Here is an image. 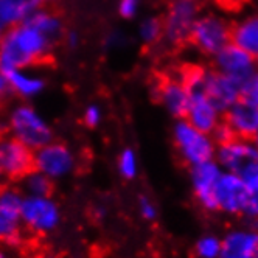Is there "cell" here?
I'll use <instances>...</instances> for the list:
<instances>
[{
    "mask_svg": "<svg viewBox=\"0 0 258 258\" xmlns=\"http://www.w3.org/2000/svg\"><path fill=\"white\" fill-rule=\"evenodd\" d=\"M54 44L48 36L25 22L11 27L0 38V72L53 64Z\"/></svg>",
    "mask_w": 258,
    "mask_h": 258,
    "instance_id": "cell-1",
    "label": "cell"
},
{
    "mask_svg": "<svg viewBox=\"0 0 258 258\" xmlns=\"http://www.w3.org/2000/svg\"><path fill=\"white\" fill-rule=\"evenodd\" d=\"M202 13L204 0H170L162 17L163 42L174 48L188 45L193 27Z\"/></svg>",
    "mask_w": 258,
    "mask_h": 258,
    "instance_id": "cell-2",
    "label": "cell"
},
{
    "mask_svg": "<svg viewBox=\"0 0 258 258\" xmlns=\"http://www.w3.org/2000/svg\"><path fill=\"white\" fill-rule=\"evenodd\" d=\"M232 22L224 14L204 11L193 27L190 45L206 58H213L227 44L232 42Z\"/></svg>",
    "mask_w": 258,
    "mask_h": 258,
    "instance_id": "cell-3",
    "label": "cell"
},
{
    "mask_svg": "<svg viewBox=\"0 0 258 258\" xmlns=\"http://www.w3.org/2000/svg\"><path fill=\"white\" fill-rule=\"evenodd\" d=\"M7 134L13 136L33 151L53 142V131L48 123L28 104H19L10 110L7 118Z\"/></svg>",
    "mask_w": 258,
    "mask_h": 258,
    "instance_id": "cell-4",
    "label": "cell"
},
{
    "mask_svg": "<svg viewBox=\"0 0 258 258\" xmlns=\"http://www.w3.org/2000/svg\"><path fill=\"white\" fill-rule=\"evenodd\" d=\"M216 159L221 167L236 174L249 188L258 187V150L252 140L233 139L216 146Z\"/></svg>",
    "mask_w": 258,
    "mask_h": 258,
    "instance_id": "cell-5",
    "label": "cell"
},
{
    "mask_svg": "<svg viewBox=\"0 0 258 258\" xmlns=\"http://www.w3.org/2000/svg\"><path fill=\"white\" fill-rule=\"evenodd\" d=\"M24 193L16 183L0 187V246L19 247L25 244V230L21 219Z\"/></svg>",
    "mask_w": 258,
    "mask_h": 258,
    "instance_id": "cell-6",
    "label": "cell"
},
{
    "mask_svg": "<svg viewBox=\"0 0 258 258\" xmlns=\"http://www.w3.org/2000/svg\"><path fill=\"white\" fill-rule=\"evenodd\" d=\"M24 230L33 236H45L61 224V209L53 196H25L21 206Z\"/></svg>",
    "mask_w": 258,
    "mask_h": 258,
    "instance_id": "cell-7",
    "label": "cell"
},
{
    "mask_svg": "<svg viewBox=\"0 0 258 258\" xmlns=\"http://www.w3.org/2000/svg\"><path fill=\"white\" fill-rule=\"evenodd\" d=\"M173 140L179 156L190 167L213 160L216 156V143L213 142L212 136L199 131L185 118L176 121L173 127Z\"/></svg>",
    "mask_w": 258,
    "mask_h": 258,
    "instance_id": "cell-8",
    "label": "cell"
},
{
    "mask_svg": "<svg viewBox=\"0 0 258 258\" xmlns=\"http://www.w3.org/2000/svg\"><path fill=\"white\" fill-rule=\"evenodd\" d=\"M0 165L8 183H19L34 170V151L10 134H0Z\"/></svg>",
    "mask_w": 258,
    "mask_h": 258,
    "instance_id": "cell-9",
    "label": "cell"
},
{
    "mask_svg": "<svg viewBox=\"0 0 258 258\" xmlns=\"http://www.w3.org/2000/svg\"><path fill=\"white\" fill-rule=\"evenodd\" d=\"M34 168L54 182L75 173L77 156L66 143L53 140L34 151Z\"/></svg>",
    "mask_w": 258,
    "mask_h": 258,
    "instance_id": "cell-10",
    "label": "cell"
},
{
    "mask_svg": "<svg viewBox=\"0 0 258 258\" xmlns=\"http://www.w3.org/2000/svg\"><path fill=\"white\" fill-rule=\"evenodd\" d=\"M154 97L176 120L185 118L190 104V92L179 73L159 75L154 84Z\"/></svg>",
    "mask_w": 258,
    "mask_h": 258,
    "instance_id": "cell-11",
    "label": "cell"
},
{
    "mask_svg": "<svg viewBox=\"0 0 258 258\" xmlns=\"http://www.w3.org/2000/svg\"><path fill=\"white\" fill-rule=\"evenodd\" d=\"M204 94L224 114L241 98V83L212 67H207L204 75Z\"/></svg>",
    "mask_w": 258,
    "mask_h": 258,
    "instance_id": "cell-12",
    "label": "cell"
},
{
    "mask_svg": "<svg viewBox=\"0 0 258 258\" xmlns=\"http://www.w3.org/2000/svg\"><path fill=\"white\" fill-rule=\"evenodd\" d=\"M210 67L238 80L239 83H243L255 70H258L256 59L252 54H249L247 51H244L243 48H239L232 42L215 54L212 58Z\"/></svg>",
    "mask_w": 258,
    "mask_h": 258,
    "instance_id": "cell-13",
    "label": "cell"
},
{
    "mask_svg": "<svg viewBox=\"0 0 258 258\" xmlns=\"http://www.w3.org/2000/svg\"><path fill=\"white\" fill-rule=\"evenodd\" d=\"M249 187L232 173H221L215 185V201L218 210L227 213H243Z\"/></svg>",
    "mask_w": 258,
    "mask_h": 258,
    "instance_id": "cell-14",
    "label": "cell"
},
{
    "mask_svg": "<svg viewBox=\"0 0 258 258\" xmlns=\"http://www.w3.org/2000/svg\"><path fill=\"white\" fill-rule=\"evenodd\" d=\"M185 120L199 131L212 134L223 121V112L209 100L204 89H195L190 90V104Z\"/></svg>",
    "mask_w": 258,
    "mask_h": 258,
    "instance_id": "cell-15",
    "label": "cell"
},
{
    "mask_svg": "<svg viewBox=\"0 0 258 258\" xmlns=\"http://www.w3.org/2000/svg\"><path fill=\"white\" fill-rule=\"evenodd\" d=\"M223 121L236 139L252 140L258 131V106L238 100L223 114Z\"/></svg>",
    "mask_w": 258,
    "mask_h": 258,
    "instance_id": "cell-16",
    "label": "cell"
},
{
    "mask_svg": "<svg viewBox=\"0 0 258 258\" xmlns=\"http://www.w3.org/2000/svg\"><path fill=\"white\" fill-rule=\"evenodd\" d=\"M221 176L219 165L215 160L202 162L191 167L193 188L196 199L207 210H218L215 201V185Z\"/></svg>",
    "mask_w": 258,
    "mask_h": 258,
    "instance_id": "cell-17",
    "label": "cell"
},
{
    "mask_svg": "<svg viewBox=\"0 0 258 258\" xmlns=\"http://www.w3.org/2000/svg\"><path fill=\"white\" fill-rule=\"evenodd\" d=\"M54 5L51 0H0V38L8 25L24 22L28 16L45 7Z\"/></svg>",
    "mask_w": 258,
    "mask_h": 258,
    "instance_id": "cell-18",
    "label": "cell"
},
{
    "mask_svg": "<svg viewBox=\"0 0 258 258\" xmlns=\"http://www.w3.org/2000/svg\"><path fill=\"white\" fill-rule=\"evenodd\" d=\"M219 258H258V230L227 235L221 241Z\"/></svg>",
    "mask_w": 258,
    "mask_h": 258,
    "instance_id": "cell-19",
    "label": "cell"
},
{
    "mask_svg": "<svg viewBox=\"0 0 258 258\" xmlns=\"http://www.w3.org/2000/svg\"><path fill=\"white\" fill-rule=\"evenodd\" d=\"M232 44L258 58V13L244 14L232 22Z\"/></svg>",
    "mask_w": 258,
    "mask_h": 258,
    "instance_id": "cell-20",
    "label": "cell"
},
{
    "mask_svg": "<svg viewBox=\"0 0 258 258\" xmlns=\"http://www.w3.org/2000/svg\"><path fill=\"white\" fill-rule=\"evenodd\" d=\"M17 187L21 188V191L25 196H51L53 195V180L36 168L17 183Z\"/></svg>",
    "mask_w": 258,
    "mask_h": 258,
    "instance_id": "cell-21",
    "label": "cell"
},
{
    "mask_svg": "<svg viewBox=\"0 0 258 258\" xmlns=\"http://www.w3.org/2000/svg\"><path fill=\"white\" fill-rule=\"evenodd\" d=\"M4 75L7 77V80L10 81L11 84V89L14 94L21 95L22 98H28V97H33L36 94H39V92L44 89V81L42 80H36V78H30V77H25L19 70H5L2 72Z\"/></svg>",
    "mask_w": 258,
    "mask_h": 258,
    "instance_id": "cell-22",
    "label": "cell"
},
{
    "mask_svg": "<svg viewBox=\"0 0 258 258\" xmlns=\"http://www.w3.org/2000/svg\"><path fill=\"white\" fill-rule=\"evenodd\" d=\"M139 39L145 47H156L163 41V22L162 17L150 16L139 25Z\"/></svg>",
    "mask_w": 258,
    "mask_h": 258,
    "instance_id": "cell-23",
    "label": "cell"
},
{
    "mask_svg": "<svg viewBox=\"0 0 258 258\" xmlns=\"http://www.w3.org/2000/svg\"><path fill=\"white\" fill-rule=\"evenodd\" d=\"M118 171L124 179H134L137 174V157L131 148L121 151L118 157Z\"/></svg>",
    "mask_w": 258,
    "mask_h": 258,
    "instance_id": "cell-24",
    "label": "cell"
},
{
    "mask_svg": "<svg viewBox=\"0 0 258 258\" xmlns=\"http://www.w3.org/2000/svg\"><path fill=\"white\" fill-rule=\"evenodd\" d=\"M239 100L258 106V70H255L241 83V98Z\"/></svg>",
    "mask_w": 258,
    "mask_h": 258,
    "instance_id": "cell-25",
    "label": "cell"
},
{
    "mask_svg": "<svg viewBox=\"0 0 258 258\" xmlns=\"http://www.w3.org/2000/svg\"><path fill=\"white\" fill-rule=\"evenodd\" d=\"M196 252L202 258H216L221 252V241L213 236H206L196 244Z\"/></svg>",
    "mask_w": 258,
    "mask_h": 258,
    "instance_id": "cell-26",
    "label": "cell"
},
{
    "mask_svg": "<svg viewBox=\"0 0 258 258\" xmlns=\"http://www.w3.org/2000/svg\"><path fill=\"white\" fill-rule=\"evenodd\" d=\"M140 10V0H120L118 14L123 19H134Z\"/></svg>",
    "mask_w": 258,
    "mask_h": 258,
    "instance_id": "cell-27",
    "label": "cell"
},
{
    "mask_svg": "<svg viewBox=\"0 0 258 258\" xmlns=\"http://www.w3.org/2000/svg\"><path fill=\"white\" fill-rule=\"evenodd\" d=\"M243 213H246L250 218H256L258 219V187L249 188L247 199H246V206H244V212Z\"/></svg>",
    "mask_w": 258,
    "mask_h": 258,
    "instance_id": "cell-28",
    "label": "cell"
},
{
    "mask_svg": "<svg viewBox=\"0 0 258 258\" xmlns=\"http://www.w3.org/2000/svg\"><path fill=\"white\" fill-rule=\"evenodd\" d=\"M83 121L86 126L89 127H95L100 124L101 121V110L98 106H89L86 110H84V115H83Z\"/></svg>",
    "mask_w": 258,
    "mask_h": 258,
    "instance_id": "cell-29",
    "label": "cell"
},
{
    "mask_svg": "<svg viewBox=\"0 0 258 258\" xmlns=\"http://www.w3.org/2000/svg\"><path fill=\"white\" fill-rule=\"evenodd\" d=\"M11 94H13L11 84H10V81L7 80V77L4 75V73L0 72V107H4L10 101Z\"/></svg>",
    "mask_w": 258,
    "mask_h": 258,
    "instance_id": "cell-30",
    "label": "cell"
},
{
    "mask_svg": "<svg viewBox=\"0 0 258 258\" xmlns=\"http://www.w3.org/2000/svg\"><path fill=\"white\" fill-rule=\"evenodd\" d=\"M139 206H140V213L145 219H154L156 218V207L153 202L146 198V196H140L139 199Z\"/></svg>",
    "mask_w": 258,
    "mask_h": 258,
    "instance_id": "cell-31",
    "label": "cell"
},
{
    "mask_svg": "<svg viewBox=\"0 0 258 258\" xmlns=\"http://www.w3.org/2000/svg\"><path fill=\"white\" fill-rule=\"evenodd\" d=\"M210 2H213L215 5L224 8V10H236L243 5V0H210Z\"/></svg>",
    "mask_w": 258,
    "mask_h": 258,
    "instance_id": "cell-32",
    "label": "cell"
},
{
    "mask_svg": "<svg viewBox=\"0 0 258 258\" xmlns=\"http://www.w3.org/2000/svg\"><path fill=\"white\" fill-rule=\"evenodd\" d=\"M0 258H11L10 256V252L5 246H0Z\"/></svg>",
    "mask_w": 258,
    "mask_h": 258,
    "instance_id": "cell-33",
    "label": "cell"
},
{
    "mask_svg": "<svg viewBox=\"0 0 258 258\" xmlns=\"http://www.w3.org/2000/svg\"><path fill=\"white\" fill-rule=\"evenodd\" d=\"M4 183H7V180H5V176H4V171H2V165H0V187H2Z\"/></svg>",
    "mask_w": 258,
    "mask_h": 258,
    "instance_id": "cell-34",
    "label": "cell"
},
{
    "mask_svg": "<svg viewBox=\"0 0 258 258\" xmlns=\"http://www.w3.org/2000/svg\"><path fill=\"white\" fill-rule=\"evenodd\" d=\"M252 143L255 145V148L258 150V131H256V134L253 136V139H252Z\"/></svg>",
    "mask_w": 258,
    "mask_h": 258,
    "instance_id": "cell-35",
    "label": "cell"
},
{
    "mask_svg": "<svg viewBox=\"0 0 258 258\" xmlns=\"http://www.w3.org/2000/svg\"><path fill=\"white\" fill-rule=\"evenodd\" d=\"M30 258H51L48 255H36V256H30Z\"/></svg>",
    "mask_w": 258,
    "mask_h": 258,
    "instance_id": "cell-36",
    "label": "cell"
},
{
    "mask_svg": "<svg viewBox=\"0 0 258 258\" xmlns=\"http://www.w3.org/2000/svg\"><path fill=\"white\" fill-rule=\"evenodd\" d=\"M244 2H258V0H243V4Z\"/></svg>",
    "mask_w": 258,
    "mask_h": 258,
    "instance_id": "cell-37",
    "label": "cell"
},
{
    "mask_svg": "<svg viewBox=\"0 0 258 258\" xmlns=\"http://www.w3.org/2000/svg\"><path fill=\"white\" fill-rule=\"evenodd\" d=\"M0 134H5V131H2V129H0Z\"/></svg>",
    "mask_w": 258,
    "mask_h": 258,
    "instance_id": "cell-38",
    "label": "cell"
},
{
    "mask_svg": "<svg viewBox=\"0 0 258 258\" xmlns=\"http://www.w3.org/2000/svg\"><path fill=\"white\" fill-rule=\"evenodd\" d=\"M256 64H258V58H256Z\"/></svg>",
    "mask_w": 258,
    "mask_h": 258,
    "instance_id": "cell-39",
    "label": "cell"
},
{
    "mask_svg": "<svg viewBox=\"0 0 258 258\" xmlns=\"http://www.w3.org/2000/svg\"><path fill=\"white\" fill-rule=\"evenodd\" d=\"M72 258H77V256H72Z\"/></svg>",
    "mask_w": 258,
    "mask_h": 258,
    "instance_id": "cell-40",
    "label": "cell"
}]
</instances>
